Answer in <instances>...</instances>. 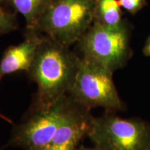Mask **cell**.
<instances>
[{
  "mask_svg": "<svg viewBox=\"0 0 150 150\" xmlns=\"http://www.w3.org/2000/svg\"><path fill=\"white\" fill-rule=\"evenodd\" d=\"M80 58L70 47L44 35L27 72L37 85L31 106H51L67 94L76 77Z\"/></svg>",
  "mask_w": 150,
  "mask_h": 150,
  "instance_id": "1",
  "label": "cell"
},
{
  "mask_svg": "<svg viewBox=\"0 0 150 150\" xmlns=\"http://www.w3.org/2000/svg\"><path fill=\"white\" fill-rule=\"evenodd\" d=\"M131 27L124 20L116 26L94 22L77 42L81 57L113 74L131 58Z\"/></svg>",
  "mask_w": 150,
  "mask_h": 150,
  "instance_id": "2",
  "label": "cell"
},
{
  "mask_svg": "<svg viewBox=\"0 0 150 150\" xmlns=\"http://www.w3.org/2000/svg\"><path fill=\"white\" fill-rule=\"evenodd\" d=\"M97 1L52 0L35 30L70 47L95 22Z\"/></svg>",
  "mask_w": 150,
  "mask_h": 150,
  "instance_id": "3",
  "label": "cell"
},
{
  "mask_svg": "<svg viewBox=\"0 0 150 150\" xmlns=\"http://www.w3.org/2000/svg\"><path fill=\"white\" fill-rule=\"evenodd\" d=\"M88 137L100 150H150V124L109 112L93 117Z\"/></svg>",
  "mask_w": 150,
  "mask_h": 150,
  "instance_id": "4",
  "label": "cell"
},
{
  "mask_svg": "<svg viewBox=\"0 0 150 150\" xmlns=\"http://www.w3.org/2000/svg\"><path fill=\"white\" fill-rule=\"evenodd\" d=\"M74 83L67 94L91 110L101 107L107 112L125 108L112 80V73L80 56Z\"/></svg>",
  "mask_w": 150,
  "mask_h": 150,
  "instance_id": "5",
  "label": "cell"
},
{
  "mask_svg": "<svg viewBox=\"0 0 150 150\" xmlns=\"http://www.w3.org/2000/svg\"><path fill=\"white\" fill-rule=\"evenodd\" d=\"M70 101L66 94L51 106H31L21 122L14 125L8 146L42 150L53 138Z\"/></svg>",
  "mask_w": 150,
  "mask_h": 150,
  "instance_id": "6",
  "label": "cell"
},
{
  "mask_svg": "<svg viewBox=\"0 0 150 150\" xmlns=\"http://www.w3.org/2000/svg\"><path fill=\"white\" fill-rule=\"evenodd\" d=\"M93 117L91 110L70 96L53 138L42 150H76L81 140L88 136Z\"/></svg>",
  "mask_w": 150,
  "mask_h": 150,
  "instance_id": "7",
  "label": "cell"
},
{
  "mask_svg": "<svg viewBox=\"0 0 150 150\" xmlns=\"http://www.w3.org/2000/svg\"><path fill=\"white\" fill-rule=\"evenodd\" d=\"M43 38L37 30L27 29L22 42L7 48L0 61V80L8 74L27 72Z\"/></svg>",
  "mask_w": 150,
  "mask_h": 150,
  "instance_id": "8",
  "label": "cell"
},
{
  "mask_svg": "<svg viewBox=\"0 0 150 150\" xmlns=\"http://www.w3.org/2000/svg\"><path fill=\"white\" fill-rule=\"evenodd\" d=\"M17 12L23 16L28 29H35L52 0H9Z\"/></svg>",
  "mask_w": 150,
  "mask_h": 150,
  "instance_id": "9",
  "label": "cell"
},
{
  "mask_svg": "<svg viewBox=\"0 0 150 150\" xmlns=\"http://www.w3.org/2000/svg\"><path fill=\"white\" fill-rule=\"evenodd\" d=\"M123 20L118 0H97L95 22L107 26H116Z\"/></svg>",
  "mask_w": 150,
  "mask_h": 150,
  "instance_id": "10",
  "label": "cell"
},
{
  "mask_svg": "<svg viewBox=\"0 0 150 150\" xmlns=\"http://www.w3.org/2000/svg\"><path fill=\"white\" fill-rule=\"evenodd\" d=\"M18 27L16 15L8 11L0 13V35L10 33Z\"/></svg>",
  "mask_w": 150,
  "mask_h": 150,
  "instance_id": "11",
  "label": "cell"
},
{
  "mask_svg": "<svg viewBox=\"0 0 150 150\" xmlns=\"http://www.w3.org/2000/svg\"><path fill=\"white\" fill-rule=\"evenodd\" d=\"M118 2L121 8L132 15L139 12L147 5L146 0H118Z\"/></svg>",
  "mask_w": 150,
  "mask_h": 150,
  "instance_id": "12",
  "label": "cell"
},
{
  "mask_svg": "<svg viewBox=\"0 0 150 150\" xmlns=\"http://www.w3.org/2000/svg\"><path fill=\"white\" fill-rule=\"evenodd\" d=\"M142 52L146 56H149L150 57V35L146 40L143 50H142Z\"/></svg>",
  "mask_w": 150,
  "mask_h": 150,
  "instance_id": "13",
  "label": "cell"
},
{
  "mask_svg": "<svg viewBox=\"0 0 150 150\" xmlns=\"http://www.w3.org/2000/svg\"><path fill=\"white\" fill-rule=\"evenodd\" d=\"M76 150H100L98 148L95 147L94 146L93 147H84V146H80V147H79L77 148V149Z\"/></svg>",
  "mask_w": 150,
  "mask_h": 150,
  "instance_id": "14",
  "label": "cell"
},
{
  "mask_svg": "<svg viewBox=\"0 0 150 150\" xmlns=\"http://www.w3.org/2000/svg\"><path fill=\"white\" fill-rule=\"evenodd\" d=\"M0 117H1V118H2V119H4V120H6V121L8 122H11V123H12V121H11V120L9 119V118L6 117H5L4 115H1V114H0Z\"/></svg>",
  "mask_w": 150,
  "mask_h": 150,
  "instance_id": "15",
  "label": "cell"
},
{
  "mask_svg": "<svg viewBox=\"0 0 150 150\" xmlns=\"http://www.w3.org/2000/svg\"><path fill=\"white\" fill-rule=\"evenodd\" d=\"M6 11H5L4 9H3L2 8H1V7H0V13H4V12H6Z\"/></svg>",
  "mask_w": 150,
  "mask_h": 150,
  "instance_id": "16",
  "label": "cell"
},
{
  "mask_svg": "<svg viewBox=\"0 0 150 150\" xmlns=\"http://www.w3.org/2000/svg\"><path fill=\"white\" fill-rule=\"evenodd\" d=\"M4 1V0H0V2H2Z\"/></svg>",
  "mask_w": 150,
  "mask_h": 150,
  "instance_id": "17",
  "label": "cell"
}]
</instances>
